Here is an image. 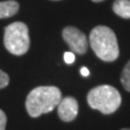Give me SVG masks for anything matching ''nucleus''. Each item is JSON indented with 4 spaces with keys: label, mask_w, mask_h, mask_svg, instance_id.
Here are the masks:
<instances>
[{
    "label": "nucleus",
    "mask_w": 130,
    "mask_h": 130,
    "mask_svg": "<svg viewBox=\"0 0 130 130\" xmlns=\"http://www.w3.org/2000/svg\"><path fill=\"white\" fill-rule=\"evenodd\" d=\"M62 100V93L58 87L40 86L28 93L25 101L27 113L30 117H39L53 111Z\"/></svg>",
    "instance_id": "1"
},
{
    "label": "nucleus",
    "mask_w": 130,
    "mask_h": 130,
    "mask_svg": "<svg viewBox=\"0 0 130 130\" xmlns=\"http://www.w3.org/2000/svg\"><path fill=\"white\" fill-rule=\"evenodd\" d=\"M89 42L93 52L104 62H113L119 56L116 35L107 26H96L90 32Z\"/></svg>",
    "instance_id": "2"
},
{
    "label": "nucleus",
    "mask_w": 130,
    "mask_h": 130,
    "mask_svg": "<svg viewBox=\"0 0 130 130\" xmlns=\"http://www.w3.org/2000/svg\"><path fill=\"white\" fill-rule=\"evenodd\" d=\"M87 102L93 109H98L103 114H112L120 106L121 95L116 88L108 85H102L88 92Z\"/></svg>",
    "instance_id": "3"
},
{
    "label": "nucleus",
    "mask_w": 130,
    "mask_h": 130,
    "mask_svg": "<svg viewBox=\"0 0 130 130\" xmlns=\"http://www.w3.org/2000/svg\"><path fill=\"white\" fill-rule=\"evenodd\" d=\"M3 42L10 53L14 55L25 54L30 44L27 25L23 22H14L8 25L5 29Z\"/></svg>",
    "instance_id": "4"
},
{
    "label": "nucleus",
    "mask_w": 130,
    "mask_h": 130,
    "mask_svg": "<svg viewBox=\"0 0 130 130\" xmlns=\"http://www.w3.org/2000/svg\"><path fill=\"white\" fill-rule=\"evenodd\" d=\"M62 37L64 41L70 47L73 53L85 54L88 49L87 37L80 29L73 26L65 27L62 31Z\"/></svg>",
    "instance_id": "5"
},
{
    "label": "nucleus",
    "mask_w": 130,
    "mask_h": 130,
    "mask_svg": "<svg viewBox=\"0 0 130 130\" xmlns=\"http://www.w3.org/2000/svg\"><path fill=\"white\" fill-rule=\"evenodd\" d=\"M78 102L75 98L66 96L60 101L58 105V115L63 121H72L78 114Z\"/></svg>",
    "instance_id": "6"
},
{
    "label": "nucleus",
    "mask_w": 130,
    "mask_h": 130,
    "mask_svg": "<svg viewBox=\"0 0 130 130\" xmlns=\"http://www.w3.org/2000/svg\"><path fill=\"white\" fill-rule=\"evenodd\" d=\"M20 10V5L14 0L0 2V19H8L15 15Z\"/></svg>",
    "instance_id": "7"
},
{
    "label": "nucleus",
    "mask_w": 130,
    "mask_h": 130,
    "mask_svg": "<svg viewBox=\"0 0 130 130\" xmlns=\"http://www.w3.org/2000/svg\"><path fill=\"white\" fill-rule=\"evenodd\" d=\"M113 11L123 19H130V0H115Z\"/></svg>",
    "instance_id": "8"
},
{
    "label": "nucleus",
    "mask_w": 130,
    "mask_h": 130,
    "mask_svg": "<svg viewBox=\"0 0 130 130\" xmlns=\"http://www.w3.org/2000/svg\"><path fill=\"white\" fill-rule=\"evenodd\" d=\"M120 83L127 91L130 92V61L125 65L120 76Z\"/></svg>",
    "instance_id": "9"
},
{
    "label": "nucleus",
    "mask_w": 130,
    "mask_h": 130,
    "mask_svg": "<svg viewBox=\"0 0 130 130\" xmlns=\"http://www.w3.org/2000/svg\"><path fill=\"white\" fill-rule=\"evenodd\" d=\"M10 83V78H9V75L5 73L3 71L0 70V89H3L6 88L8 85Z\"/></svg>",
    "instance_id": "10"
},
{
    "label": "nucleus",
    "mask_w": 130,
    "mask_h": 130,
    "mask_svg": "<svg viewBox=\"0 0 130 130\" xmlns=\"http://www.w3.org/2000/svg\"><path fill=\"white\" fill-rule=\"evenodd\" d=\"M7 116L2 109H0V130H6Z\"/></svg>",
    "instance_id": "11"
},
{
    "label": "nucleus",
    "mask_w": 130,
    "mask_h": 130,
    "mask_svg": "<svg viewBox=\"0 0 130 130\" xmlns=\"http://www.w3.org/2000/svg\"><path fill=\"white\" fill-rule=\"evenodd\" d=\"M64 61L67 64L74 63V61H75V54L73 53V52H65V54H64Z\"/></svg>",
    "instance_id": "12"
},
{
    "label": "nucleus",
    "mask_w": 130,
    "mask_h": 130,
    "mask_svg": "<svg viewBox=\"0 0 130 130\" xmlns=\"http://www.w3.org/2000/svg\"><path fill=\"white\" fill-rule=\"evenodd\" d=\"M80 74L83 75V76H85V77H87V76H89V70H88L87 67H81Z\"/></svg>",
    "instance_id": "13"
},
{
    "label": "nucleus",
    "mask_w": 130,
    "mask_h": 130,
    "mask_svg": "<svg viewBox=\"0 0 130 130\" xmlns=\"http://www.w3.org/2000/svg\"><path fill=\"white\" fill-rule=\"evenodd\" d=\"M93 2H102V1H104V0H92Z\"/></svg>",
    "instance_id": "14"
},
{
    "label": "nucleus",
    "mask_w": 130,
    "mask_h": 130,
    "mask_svg": "<svg viewBox=\"0 0 130 130\" xmlns=\"http://www.w3.org/2000/svg\"><path fill=\"white\" fill-rule=\"evenodd\" d=\"M120 130H130V128H123V129H120Z\"/></svg>",
    "instance_id": "15"
},
{
    "label": "nucleus",
    "mask_w": 130,
    "mask_h": 130,
    "mask_svg": "<svg viewBox=\"0 0 130 130\" xmlns=\"http://www.w3.org/2000/svg\"><path fill=\"white\" fill-rule=\"evenodd\" d=\"M52 1H59V0H52Z\"/></svg>",
    "instance_id": "16"
}]
</instances>
